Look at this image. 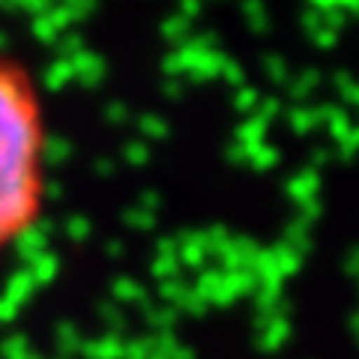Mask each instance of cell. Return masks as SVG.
I'll list each match as a JSON object with an SVG mask.
<instances>
[{
    "label": "cell",
    "instance_id": "obj_1",
    "mask_svg": "<svg viewBox=\"0 0 359 359\" xmlns=\"http://www.w3.org/2000/svg\"><path fill=\"white\" fill-rule=\"evenodd\" d=\"M51 198V114L27 60L0 48V261L45 219Z\"/></svg>",
    "mask_w": 359,
    "mask_h": 359
}]
</instances>
